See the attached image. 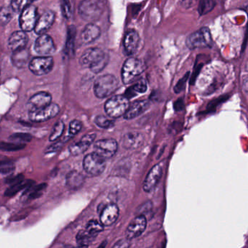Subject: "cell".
<instances>
[{"instance_id": "1", "label": "cell", "mask_w": 248, "mask_h": 248, "mask_svg": "<svg viewBox=\"0 0 248 248\" xmlns=\"http://www.w3.org/2000/svg\"><path fill=\"white\" fill-rule=\"evenodd\" d=\"M108 62V56L101 49L97 47L85 50L79 59V63L83 67L89 68L95 74L101 72Z\"/></svg>"}, {"instance_id": "2", "label": "cell", "mask_w": 248, "mask_h": 248, "mask_svg": "<svg viewBox=\"0 0 248 248\" xmlns=\"http://www.w3.org/2000/svg\"><path fill=\"white\" fill-rule=\"evenodd\" d=\"M104 8L102 0H83L79 5V14L82 19L93 22L99 19Z\"/></svg>"}, {"instance_id": "3", "label": "cell", "mask_w": 248, "mask_h": 248, "mask_svg": "<svg viewBox=\"0 0 248 248\" xmlns=\"http://www.w3.org/2000/svg\"><path fill=\"white\" fill-rule=\"evenodd\" d=\"M119 82L112 75L99 77L94 84V93L98 98H105L114 93L118 88Z\"/></svg>"}, {"instance_id": "4", "label": "cell", "mask_w": 248, "mask_h": 248, "mask_svg": "<svg viewBox=\"0 0 248 248\" xmlns=\"http://www.w3.org/2000/svg\"><path fill=\"white\" fill-rule=\"evenodd\" d=\"M144 70L143 62L139 59L130 58L124 62L122 69V79L124 85L133 82Z\"/></svg>"}, {"instance_id": "5", "label": "cell", "mask_w": 248, "mask_h": 248, "mask_svg": "<svg viewBox=\"0 0 248 248\" xmlns=\"http://www.w3.org/2000/svg\"><path fill=\"white\" fill-rule=\"evenodd\" d=\"M129 105V99L124 95H115L106 102L104 108L108 117L116 119L124 115Z\"/></svg>"}, {"instance_id": "6", "label": "cell", "mask_w": 248, "mask_h": 248, "mask_svg": "<svg viewBox=\"0 0 248 248\" xmlns=\"http://www.w3.org/2000/svg\"><path fill=\"white\" fill-rule=\"evenodd\" d=\"M186 46L191 50L211 47L213 46V40L209 29L204 27L190 34L186 39Z\"/></svg>"}, {"instance_id": "7", "label": "cell", "mask_w": 248, "mask_h": 248, "mask_svg": "<svg viewBox=\"0 0 248 248\" xmlns=\"http://www.w3.org/2000/svg\"><path fill=\"white\" fill-rule=\"evenodd\" d=\"M106 165V159L96 152L87 155L83 161L85 172L93 176L101 175L105 170Z\"/></svg>"}, {"instance_id": "8", "label": "cell", "mask_w": 248, "mask_h": 248, "mask_svg": "<svg viewBox=\"0 0 248 248\" xmlns=\"http://www.w3.org/2000/svg\"><path fill=\"white\" fill-rule=\"evenodd\" d=\"M60 111L58 104H51L40 108H31L30 111V119L34 123H42L54 118Z\"/></svg>"}, {"instance_id": "9", "label": "cell", "mask_w": 248, "mask_h": 248, "mask_svg": "<svg viewBox=\"0 0 248 248\" xmlns=\"http://www.w3.org/2000/svg\"><path fill=\"white\" fill-rule=\"evenodd\" d=\"M53 58L50 56H40L34 58L30 63V69L34 75L37 76L47 75L53 68Z\"/></svg>"}, {"instance_id": "10", "label": "cell", "mask_w": 248, "mask_h": 248, "mask_svg": "<svg viewBox=\"0 0 248 248\" xmlns=\"http://www.w3.org/2000/svg\"><path fill=\"white\" fill-rule=\"evenodd\" d=\"M37 21V8L33 5H29L21 13L19 22L21 30L25 32L32 31L35 27Z\"/></svg>"}, {"instance_id": "11", "label": "cell", "mask_w": 248, "mask_h": 248, "mask_svg": "<svg viewBox=\"0 0 248 248\" xmlns=\"http://www.w3.org/2000/svg\"><path fill=\"white\" fill-rule=\"evenodd\" d=\"M95 152L101 155L104 159H110L117 153L118 143L114 139H102L94 144Z\"/></svg>"}, {"instance_id": "12", "label": "cell", "mask_w": 248, "mask_h": 248, "mask_svg": "<svg viewBox=\"0 0 248 248\" xmlns=\"http://www.w3.org/2000/svg\"><path fill=\"white\" fill-rule=\"evenodd\" d=\"M34 50L41 56H49L56 51V46L50 36L43 34L36 40Z\"/></svg>"}, {"instance_id": "13", "label": "cell", "mask_w": 248, "mask_h": 248, "mask_svg": "<svg viewBox=\"0 0 248 248\" xmlns=\"http://www.w3.org/2000/svg\"><path fill=\"white\" fill-rule=\"evenodd\" d=\"M147 220L143 215L137 216L126 229V236L129 240L139 237L146 230Z\"/></svg>"}, {"instance_id": "14", "label": "cell", "mask_w": 248, "mask_h": 248, "mask_svg": "<svg viewBox=\"0 0 248 248\" xmlns=\"http://www.w3.org/2000/svg\"><path fill=\"white\" fill-rule=\"evenodd\" d=\"M162 175V167L157 164L151 169L145 178L143 188L146 192H151L156 188Z\"/></svg>"}, {"instance_id": "15", "label": "cell", "mask_w": 248, "mask_h": 248, "mask_svg": "<svg viewBox=\"0 0 248 248\" xmlns=\"http://www.w3.org/2000/svg\"><path fill=\"white\" fill-rule=\"evenodd\" d=\"M120 215V210L116 204H109L103 207L100 214V220L104 226H111L117 221Z\"/></svg>"}, {"instance_id": "16", "label": "cell", "mask_w": 248, "mask_h": 248, "mask_svg": "<svg viewBox=\"0 0 248 248\" xmlns=\"http://www.w3.org/2000/svg\"><path fill=\"white\" fill-rule=\"evenodd\" d=\"M55 14L52 11H47L45 12L40 18H37L34 30L39 35L46 34L53 26L55 21Z\"/></svg>"}, {"instance_id": "17", "label": "cell", "mask_w": 248, "mask_h": 248, "mask_svg": "<svg viewBox=\"0 0 248 248\" xmlns=\"http://www.w3.org/2000/svg\"><path fill=\"white\" fill-rule=\"evenodd\" d=\"M149 107H150V102L148 100L135 101L131 105H129L128 108L123 115L124 118L127 120L136 118L144 113Z\"/></svg>"}, {"instance_id": "18", "label": "cell", "mask_w": 248, "mask_h": 248, "mask_svg": "<svg viewBox=\"0 0 248 248\" xmlns=\"http://www.w3.org/2000/svg\"><path fill=\"white\" fill-rule=\"evenodd\" d=\"M27 42H28V37L25 31H15L11 34L8 40V47L14 53L25 48Z\"/></svg>"}, {"instance_id": "19", "label": "cell", "mask_w": 248, "mask_h": 248, "mask_svg": "<svg viewBox=\"0 0 248 248\" xmlns=\"http://www.w3.org/2000/svg\"><path fill=\"white\" fill-rule=\"evenodd\" d=\"M96 135L95 133L86 135L79 142L74 143L69 146V152L74 156L82 155L88 150L91 144L93 143Z\"/></svg>"}, {"instance_id": "20", "label": "cell", "mask_w": 248, "mask_h": 248, "mask_svg": "<svg viewBox=\"0 0 248 248\" xmlns=\"http://www.w3.org/2000/svg\"><path fill=\"white\" fill-rule=\"evenodd\" d=\"M143 143V136L138 132L127 133L123 138V146L126 149H135L140 147Z\"/></svg>"}, {"instance_id": "21", "label": "cell", "mask_w": 248, "mask_h": 248, "mask_svg": "<svg viewBox=\"0 0 248 248\" xmlns=\"http://www.w3.org/2000/svg\"><path fill=\"white\" fill-rule=\"evenodd\" d=\"M140 42L139 34L134 30L127 31L124 37V46L126 52L128 55H133L136 53Z\"/></svg>"}, {"instance_id": "22", "label": "cell", "mask_w": 248, "mask_h": 248, "mask_svg": "<svg viewBox=\"0 0 248 248\" xmlns=\"http://www.w3.org/2000/svg\"><path fill=\"white\" fill-rule=\"evenodd\" d=\"M101 35V30L98 26L89 24L85 27L81 34V40L84 44H91Z\"/></svg>"}, {"instance_id": "23", "label": "cell", "mask_w": 248, "mask_h": 248, "mask_svg": "<svg viewBox=\"0 0 248 248\" xmlns=\"http://www.w3.org/2000/svg\"><path fill=\"white\" fill-rule=\"evenodd\" d=\"M52 96L47 92H40L33 95L30 101L29 106L31 108H40L51 104Z\"/></svg>"}, {"instance_id": "24", "label": "cell", "mask_w": 248, "mask_h": 248, "mask_svg": "<svg viewBox=\"0 0 248 248\" xmlns=\"http://www.w3.org/2000/svg\"><path fill=\"white\" fill-rule=\"evenodd\" d=\"M85 181V178L82 174L77 171H72L66 177V185L71 189L76 190L80 188Z\"/></svg>"}, {"instance_id": "25", "label": "cell", "mask_w": 248, "mask_h": 248, "mask_svg": "<svg viewBox=\"0 0 248 248\" xmlns=\"http://www.w3.org/2000/svg\"><path fill=\"white\" fill-rule=\"evenodd\" d=\"M146 90H147V84H146V81L144 79H141L138 83H136V85L128 88L125 92V95L124 96L127 99H130V98H134L135 96L139 95V93H143L146 92Z\"/></svg>"}, {"instance_id": "26", "label": "cell", "mask_w": 248, "mask_h": 248, "mask_svg": "<svg viewBox=\"0 0 248 248\" xmlns=\"http://www.w3.org/2000/svg\"><path fill=\"white\" fill-rule=\"evenodd\" d=\"M34 183L33 181H30V180L25 181V180L24 179L23 181H19V182L12 184L11 187H9V188L6 190V191H5V196H6V197H12V196L17 194L18 191L28 188L29 186L32 185Z\"/></svg>"}, {"instance_id": "27", "label": "cell", "mask_w": 248, "mask_h": 248, "mask_svg": "<svg viewBox=\"0 0 248 248\" xmlns=\"http://www.w3.org/2000/svg\"><path fill=\"white\" fill-rule=\"evenodd\" d=\"M30 54L25 48L18 51L14 52L12 56V62L17 67H23L28 62Z\"/></svg>"}, {"instance_id": "28", "label": "cell", "mask_w": 248, "mask_h": 248, "mask_svg": "<svg viewBox=\"0 0 248 248\" xmlns=\"http://www.w3.org/2000/svg\"><path fill=\"white\" fill-rule=\"evenodd\" d=\"M96 236L97 235L92 234V233H89L88 231H80L77 235V242H78L79 246L87 247L91 245L95 240Z\"/></svg>"}, {"instance_id": "29", "label": "cell", "mask_w": 248, "mask_h": 248, "mask_svg": "<svg viewBox=\"0 0 248 248\" xmlns=\"http://www.w3.org/2000/svg\"><path fill=\"white\" fill-rule=\"evenodd\" d=\"M14 12L12 8L9 7H2L0 8V26L7 25L14 16Z\"/></svg>"}, {"instance_id": "30", "label": "cell", "mask_w": 248, "mask_h": 248, "mask_svg": "<svg viewBox=\"0 0 248 248\" xmlns=\"http://www.w3.org/2000/svg\"><path fill=\"white\" fill-rule=\"evenodd\" d=\"M95 123L98 127L104 129L111 128V127H114V124H115L114 120H110L108 117L104 115L97 116L95 119Z\"/></svg>"}, {"instance_id": "31", "label": "cell", "mask_w": 248, "mask_h": 248, "mask_svg": "<svg viewBox=\"0 0 248 248\" xmlns=\"http://www.w3.org/2000/svg\"><path fill=\"white\" fill-rule=\"evenodd\" d=\"M32 0H12L11 8L15 13H21L26 8L31 5Z\"/></svg>"}, {"instance_id": "32", "label": "cell", "mask_w": 248, "mask_h": 248, "mask_svg": "<svg viewBox=\"0 0 248 248\" xmlns=\"http://www.w3.org/2000/svg\"><path fill=\"white\" fill-rule=\"evenodd\" d=\"M216 5V0H200L199 12L200 15H204L213 10Z\"/></svg>"}, {"instance_id": "33", "label": "cell", "mask_w": 248, "mask_h": 248, "mask_svg": "<svg viewBox=\"0 0 248 248\" xmlns=\"http://www.w3.org/2000/svg\"><path fill=\"white\" fill-rule=\"evenodd\" d=\"M85 230L88 231L89 233L94 235H98V233L104 230V225L98 222V220H90L87 224Z\"/></svg>"}, {"instance_id": "34", "label": "cell", "mask_w": 248, "mask_h": 248, "mask_svg": "<svg viewBox=\"0 0 248 248\" xmlns=\"http://www.w3.org/2000/svg\"><path fill=\"white\" fill-rule=\"evenodd\" d=\"M64 128V123L62 121L58 122V123L55 124L54 127H53V132H52L51 135H50V141H55V140L59 139V138L62 136V135L63 134Z\"/></svg>"}, {"instance_id": "35", "label": "cell", "mask_w": 248, "mask_h": 248, "mask_svg": "<svg viewBox=\"0 0 248 248\" xmlns=\"http://www.w3.org/2000/svg\"><path fill=\"white\" fill-rule=\"evenodd\" d=\"M26 147L24 143H5L2 142L0 143V149L6 152H15V151L21 150Z\"/></svg>"}, {"instance_id": "36", "label": "cell", "mask_w": 248, "mask_h": 248, "mask_svg": "<svg viewBox=\"0 0 248 248\" xmlns=\"http://www.w3.org/2000/svg\"><path fill=\"white\" fill-rule=\"evenodd\" d=\"M16 165L13 161H0V172L2 174L12 173L15 170Z\"/></svg>"}, {"instance_id": "37", "label": "cell", "mask_w": 248, "mask_h": 248, "mask_svg": "<svg viewBox=\"0 0 248 248\" xmlns=\"http://www.w3.org/2000/svg\"><path fill=\"white\" fill-rule=\"evenodd\" d=\"M31 186L28 187V191L30 192L29 198L30 199H34L39 197L40 195V192H41L47 186L46 184H40V185L36 186Z\"/></svg>"}, {"instance_id": "38", "label": "cell", "mask_w": 248, "mask_h": 248, "mask_svg": "<svg viewBox=\"0 0 248 248\" xmlns=\"http://www.w3.org/2000/svg\"><path fill=\"white\" fill-rule=\"evenodd\" d=\"M82 127V123L79 120H75L71 122L69 124V135L71 136H75L78 134Z\"/></svg>"}, {"instance_id": "39", "label": "cell", "mask_w": 248, "mask_h": 248, "mask_svg": "<svg viewBox=\"0 0 248 248\" xmlns=\"http://www.w3.org/2000/svg\"><path fill=\"white\" fill-rule=\"evenodd\" d=\"M11 140H18L24 143H28L32 139V136L29 133H15L10 137Z\"/></svg>"}, {"instance_id": "40", "label": "cell", "mask_w": 248, "mask_h": 248, "mask_svg": "<svg viewBox=\"0 0 248 248\" xmlns=\"http://www.w3.org/2000/svg\"><path fill=\"white\" fill-rule=\"evenodd\" d=\"M187 78H188V76H185V78H183L182 79L179 81L177 84L176 86L175 87V92L176 93H181V91L184 90V86H185Z\"/></svg>"}, {"instance_id": "41", "label": "cell", "mask_w": 248, "mask_h": 248, "mask_svg": "<svg viewBox=\"0 0 248 248\" xmlns=\"http://www.w3.org/2000/svg\"><path fill=\"white\" fill-rule=\"evenodd\" d=\"M24 179V176L23 175H16V176L11 177V178H7L5 182L8 183V184H14L16 183L19 182V181H23Z\"/></svg>"}, {"instance_id": "42", "label": "cell", "mask_w": 248, "mask_h": 248, "mask_svg": "<svg viewBox=\"0 0 248 248\" xmlns=\"http://www.w3.org/2000/svg\"><path fill=\"white\" fill-rule=\"evenodd\" d=\"M128 240V239H122V240L119 241L114 247V248H127L130 246Z\"/></svg>"}, {"instance_id": "43", "label": "cell", "mask_w": 248, "mask_h": 248, "mask_svg": "<svg viewBox=\"0 0 248 248\" xmlns=\"http://www.w3.org/2000/svg\"><path fill=\"white\" fill-rule=\"evenodd\" d=\"M195 1H197V0H181V2L184 6L190 7L195 2Z\"/></svg>"}, {"instance_id": "44", "label": "cell", "mask_w": 248, "mask_h": 248, "mask_svg": "<svg viewBox=\"0 0 248 248\" xmlns=\"http://www.w3.org/2000/svg\"><path fill=\"white\" fill-rule=\"evenodd\" d=\"M32 1H35V0H32Z\"/></svg>"}]
</instances>
